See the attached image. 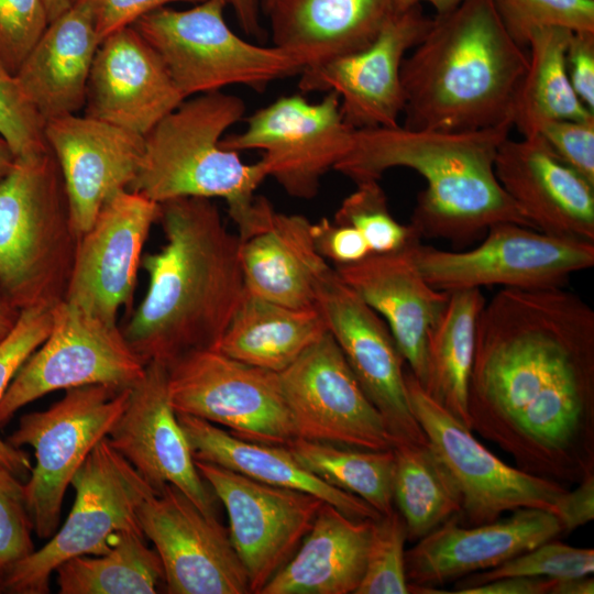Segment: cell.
<instances>
[{"instance_id":"1","label":"cell","mask_w":594,"mask_h":594,"mask_svg":"<svg viewBox=\"0 0 594 594\" xmlns=\"http://www.w3.org/2000/svg\"><path fill=\"white\" fill-rule=\"evenodd\" d=\"M594 310L563 286L499 289L476 326L469 408L495 441L565 450L593 398Z\"/></svg>"},{"instance_id":"2","label":"cell","mask_w":594,"mask_h":594,"mask_svg":"<svg viewBox=\"0 0 594 594\" xmlns=\"http://www.w3.org/2000/svg\"><path fill=\"white\" fill-rule=\"evenodd\" d=\"M166 243L142 256L147 292L122 332L146 365L216 349L244 293L238 235L209 198L160 204Z\"/></svg>"},{"instance_id":"3","label":"cell","mask_w":594,"mask_h":594,"mask_svg":"<svg viewBox=\"0 0 594 594\" xmlns=\"http://www.w3.org/2000/svg\"><path fill=\"white\" fill-rule=\"evenodd\" d=\"M510 125L443 131L396 124L355 130L334 170L355 184L377 179L394 167L420 174L427 185L417 197L410 226L420 238L469 244L501 222L530 227L501 186L494 169Z\"/></svg>"},{"instance_id":"4","label":"cell","mask_w":594,"mask_h":594,"mask_svg":"<svg viewBox=\"0 0 594 594\" xmlns=\"http://www.w3.org/2000/svg\"><path fill=\"white\" fill-rule=\"evenodd\" d=\"M527 51L492 0H463L436 14L402 66L405 127L472 131L512 127Z\"/></svg>"},{"instance_id":"5","label":"cell","mask_w":594,"mask_h":594,"mask_svg":"<svg viewBox=\"0 0 594 594\" xmlns=\"http://www.w3.org/2000/svg\"><path fill=\"white\" fill-rule=\"evenodd\" d=\"M242 98L210 91L185 99L144 135V152L129 189L161 204L180 197L221 198L235 221L252 205L267 169L220 145L245 113Z\"/></svg>"},{"instance_id":"6","label":"cell","mask_w":594,"mask_h":594,"mask_svg":"<svg viewBox=\"0 0 594 594\" xmlns=\"http://www.w3.org/2000/svg\"><path fill=\"white\" fill-rule=\"evenodd\" d=\"M79 234L50 150L15 157L0 179V290L20 311L66 296Z\"/></svg>"},{"instance_id":"7","label":"cell","mask_w":594,"mask_h":594,"mask_svg":"<svg viewBox=\"0 0 594 594\" xmlns=\"http://www.w3.org/2000/svg\"><path fill=\"white\" fill-rule=\"evenodd\" d=\"M226 7V0H204L184 10L162 7L132 24L157 53L185 99L235 85L261 91L302 70L284 50L238 35L224 19Z\"/></svg>"},{"instance_id":"8","label":"cell","mask_w":594,"mask_h":594,"mask_svg":"<svg viewBox=\"0 0 594 594\" xmlns=\"http://www.w3.org/2000/svg\"><path fill=\"white\" fill-rule=\"evenodd\" d=\"M70 513L50 541L20 561L3 579L2 592L46 594L56 568L79 556L108 552L119 536L141 530L138 509L155 491L103 438L74 474Z\"/></svg>"},{"instance_id":"9","label":"cell","mask_w":594,"mask_h":594,"mask_svg":"<svg viewBox=\"0 0 594 594\" xmlns=\"http://www.w3.org/2000/svg\"><path fill=\"white\" fill-rule=\"evenodd\" d=\"M131 387L105 384L66 389L50 408L23 415L7 442L30 446L35 464L24 484L33 531L50 539L58 529L67 487L88 454L122 415Z\"/></svg>"},{"instance_id":"10","label":"cell","mask_w":594,"mask_h":594,"mask_svg":"<svg viewBox=\"0 0 594 594\" xmlns=\"http://www.w3.org/2000/svg\"><path fill=\"white\" fill-rule=\"evenodd\" d=\"M410 255L421 276L439 290L542 288L563 286L573 273L591 268L594 243L501 222L471 250L451 252L418 242Z\"/></svg>"},{"instance_id":"11","label":"cell","mask_w":594,"mask_h":594,"mask_svg":"<svg viewBox=\"0 0 594 594\" xmlns=\"http://www.w3.org/2000/svg\"><path fill=\"white\" fill-rule=\"evenodd\" d=\"M167 366L170 404L252 442L286 447L296 438L278 373L217 349L189 351Z\"/></svg>"},{"instance_id":"12","label":"cell","mask_w":594,"mask_h":594,"mask_svg":"<svg viewBox=\"0 0 594 594\" xmlns=\"http://www.w3.org/2000/svg\"><path fill=\"white\" fill-rule=\"evenodd\" d=\"M411 411L427 443L454 485L461 513L471 525L493 521L505 512L539 508L554 514L563 486L515 469L484 446L405 371Z\"/></svg>"},{"instance_id":"13","label":"cell","mask_w":594,"mask_h":594,"mask_svg":"<svg viewBox=\"0 0 594 594\" xmlns=\"http://www.w3.org/2000/svg\"><path fill=\"white\" fill-rule=\"evenodd\" d=\"M144 370L118 324L63 300L53 308L47 338L24 361L0 399V427L51 392L94 384L132 387Z\"/></svg>"},{"instance_id":"14","label":"cell","mask_w":594,"mask_h":594,"mask_svg":"<svg viewBox=\"0 0 594 594\" xmlns=\"http://www.w3.org/2000/svg\"><path fill=\"white\" fill-rule=\"evenodd\" d=\"M354 131L336 92H326L318 102L298 94L258 109L246 118L242 132L226 134L220 145L238 153L262 151L268 176L288 195L311 199L323 175L349 152Z\"/></svg>"},{"instance_id":"15","label":"cell","mask_w":594,"mask_h":594,"mask_svg":"<svg viewBox=\"0 0 594 594\" xmlns=\"http://www.w3.org/2000/svg\"><path fill=\"white\" fill-rule=\"evenodd\" d=\"M278 377L296 438L364 450L392 449L382 415L329 331Z\"/></svg>"},{"instance_id":"16","label":"cell","mask_w":594,"mask_h":594,"mask_svg":"<svg viewBox=\"0 0 594 594\" xmlns=\"http://www.w3.org/2000/svg\"><path fill=\"white\" fill-rule=\"evenodd\" d=\"M195 464L228 513L230 541L245 570L250 592L260 594L295 553L324 502L210 462L195 460Z\"/></svg>"},{"instance_id":"17","label":"cell","mask_w":594,"mask_h":594,"mask_svg":"<svg viewBox=\"0 0 594 594\" xmlns=\"http://www.w3.org/2000/svg\"><path fill=\"white\" fill-rule=\"evenodd\" d=\"M431 22L420 4L395 10L366 47L302 69L298 89L301 94L336 92L353 130L399 124L405 107L403 62Z\"/></svg>"},{"instance_id":"18","label":"cell","mask_w":594,"mask_h":594,"mask_svg":"<svg viewBox=\"0 0 594 594\" xmlns=\"http://www.w3.org/2000/svg\"><path fill=\"white\" fill-rule=\"evenodd\" d=\"M138 519L161 559L167 593H250L229 531L174 485L148 495L139 506Z\"/></svg>"},{"instance_id":"19","label":"cell","mask_w":594,"mask_h":594,"mask_svg":"<svg viewBox=\"0 0 594 594\" xmlns=\"http://www.w3.org/2000/svg\"><path fill=\"white\" fill-rule=\"evenodd\" d=\"M317 306L393 442L426 443L410 408L405 360L383 318L341 280L334 267L318 284Z\"/></svg>"},{"instance_id":"20","label":"cell","mask_w":594,"mask_h":594,"mask_svg":"<svg viewBox=\"0 0 594 594\" xmlns=\"http://www.w3.org/2000/svg\"><path fill=\"white\" fill-rule=\"evenodd\" d=\"M158 216L160 204L130 189L108 200L79 237L64 300L117 324L119 309L131 305L143 246Z\"/></svg>"},{"instance_id":"21","label":"cell","mask_w":594,"mask_h":594,"mask_svg":"<svg viewBox=\"0 0 594 594\" xmlns=\"http://www.w3.org/2000/svg\"><path fill=\"white\" fill-rule=\"evenodd\" d=\"M107 438L155 492L167 484L174 485L204 514L216 516V495L196 468L170 404L165 364L145 365L143 376L131 387L128 404Z\"/></svg>"},{"instance_id":"22","label":"cell","mask_w":594,"mask_h":594,"mask_svg":"<svg viewBox=\"0 0 594 594\" xmlns=\"http://www.w3.org/2000/svg\"><path fill=\"white\" fill-rule=\"evenodd\" d=\"M44 132L80 235L108 200L129 189L143 156L144 136L85 114L47 120Z\"/></svg>"},{"instance_id":"23","label":"cell","mask_w":594,"mask_h":594,"mask_svg":"<svg viewBox=\"0 0 594 594\" xmlns=\"http://www.w3.org/2000/svg\"><path fill=\"white\" fill-rule=\"evenodd\" d=\"M234 222L245 290L289 307H317L318 284L331 266L316 250L312 223L276 211L264 197Z\"/></svg>"},{"instance_id":"24","label":"cell","mask_w":594,"mask_h":594,"mask_svg":"<svg viewBox=\"0 0 594 594\" xmlns=\"http://www.w3.org/2000/svg\"><path fill=\"white\" fill-rule=\"evenodd\" d=\"M561 532L557 516L539 508H519L473 527L452 517L405 551L409 592L496 568Z\"/></svg>"},{"instance_id":"25","label":"cell","mask_w":594,"mask_h":594,"mask_svg":"<svg viewBox=\"0 0 594 594\" xmlns=\"http://www.w3.org/2000/svg\"><path fill=\"white\" fill-rule=\"evenodd\" d=\"M184 100L157 53L132 25L100 42L85 116L144 136Z\"/></svg>"},{"instance_id":"26","label":"cell","mask_w":594,"mask_h":594,"mask_svg":"<svg viewBox=\"0 0 594 594\" xmlns=\"http://www.w3.org/2000/svg\"><path fill=\"white\" fill-rule=\"evenodd\" d=\"M495 175L530 227L594 243V184L560 160L540 136L501 144Z\"/></svg>"},{"instance_id":"27","label":"cell","mask_w":594,"mask_h":594,"mask_svg":"<svg viewBox=\"0 0 594 594\" xmlns=\"http://www.w3.org/2000/svg\"><path fill=\"white\" fill-rule=\"evenodd\" d=\"M411 246L370 254L334 270L341 280L383 318L409 371L422 386L427 375L428 336L444 310L450 293L432 287L421 276L411 258Z\"/></svg>"},{"instance_id":"28","label":"cell","mask_w":594,"mask_h":594,"mask_svg":"<svg viewBox=\"0 0 594 594\" xmlns=\"http://www.w3.org/2000/svg\"><path fill=\"white\" fill-rule=\"evenodd\" d=\"M395 11V0H273V45L312 67L366 47Z\"/></svg>"},{"instance_id":"29","label":"cell","mask_w":594,"mask_h":594,"mask_svg":"<svg viewBox=\"0 0 594 594\" xmlns=\"http://www.w3.org/2000/svg\"><path fill=\"white\" fill-rule=\"evenodd\" d=\"M100 44L92 18L77 4L50 22L15 74L45 121L77 114Z\"/></svg>"},{"instance_id":"30","label":"cell","mask_w":594,"mask_h":594,"mask_svg":"<svg viewBox=\"0 0 594 594\" xmlns=\"http://www.w3.org/2000/svg\"><path fill=\"white\" fill-rule=\"evenodd\" d=\"M372 521L323 503L298 550L260 594H354L365 570Z\"/></svg>"},{"instance_id":"31","label":"cell","mask_w":594,"mask_h":594,"mask_svg":"<svg viewBox=\"0 0 594 594\" xmlns=\"http://www.w3.org/2000/svg\"><path fill=\"white\" fill-rule=\"evenodd\" d=\"M176 415L195 460L227 468L262 483L310 493L353 519L375 520L381 516L360 497L310 473L286 447L240 439L201 418Z\"/></svg>"},{"instance_id":"32","label":"cell","mask_w":594,"mask_h":594,"mask_svg":"<svg viewBox=\"0 0 594 594\" xmlns=\"http://www.w3.org/2000/svg\"><path fill=\"white\" fill-rule=\"evenodd\" d=\"M327 331L318 306L289 307L245 290L216 349L249 365L280 373Z\"/></svg>"},{"instance_id":"33","label":"cell","mask_w":594,"mask_h":594,"mask_svg":"<svg viewBox=\"0 0 594 594\" xmlns=\"http://www.w3.org/2000/svg\"><path fill=\"white\" fill-rule=\"evenodd\" d=\"M485 301L480 288L451 292L427 340L422 388L470 429L469 388L477 319Z\"/></svg>"},{"instance_id":"34","label":"cell","mask_w":594,"mask_h":594,"mask_svg":"<svg viewBox=\"0 0 594 594\" xmlns=\"http://www.w3.org/2000/svg\"><path fill=\"white\" fill-rule=\"evenodd\" d=\"M573 31L540 28L527 44V66L512 111V128L531 139L549 122L594 116L575 96L565 69V51Z\"/></svg>"},{"instance_id":"35","label":"cell","mask_w":594,"mask_h":594,"mask_svg":"<svg viewBox=\"0 0 594 594\" xmlns=\"http://www.w3.org/2000/svg\"><path fill=\"white\" fill-rule=\"evenodd\" d=\"M55 572L61 594H153L164 583L161 559L141 530L121 534L103 554L68 559Z\"/></svg>"},{"instance_id":"36","label":"cell","mask_w":594,"mask_h":594,"mask_svg":"<svg viewBox=\"0 0 594 594\" xmlns=\"http://www.w3.org/2000/svg\"><path fill=\"white\" fill-rule=\"evenodd\" d=\"M393 499L407 539L424 538L460 515L458 492L428 443L394 441Z\"/></svg>"},{"instance_id":"37","label":"cell","mask_w":594,"mask_h":594,"mask_svg":"<svg viewBox=\"0 0 594 594\" xmlns=\"http://www.w3.org/2000/svg\"><path fill=\"white\" fill-rule=\"evenodd\" d=\"M286 448L310 473L326 483L351 493L381 515L394 510V453L331 443L293 439Z\"/></svg>"},{"instance_id":"38","label":"cell","mask_w":594,"mask_h":594,"mask_svg":"<svg viewBox=\"0 0 594 594\" xmlns=\"http://www.w3.org/2000/svg\"><path fill=\"white\" fill-rule=\"evenodd\" d=\"M333 221L356 229L372 254L402 251L421 240L410 223L402 224L393 217L377 179L356 183L355 190L343 199Z\"/></svg>"},{"instance_id":"39","label":"cell","mask_w":594,"mask_h":594,"mask_svg":"<svg viewBox=\"0 0 594 594\" xmlns=\"http://www.w3.org/2000/svg\"><path fill=\"white\" fill-rule=\"evenodd\" d=\"M53 308L35 306L22 309L15 326L0 341V399L24 361L47 338L53 324ZM0 464L18 477L32 469L29 455L0 437Z\"/></svg>"},{"instance_id":"40","label":"cell","mask_w":594,"mask_h":594,"mask_svg":"<svg viewBox=\"0 0 594 594\" xmlns=\"http://www.w3.org/2000/svg\"><path fill=\"white\" fill-rule=\"evenodd\" d=\"M407 531L398 510L372 521L363 578L354 594H407L405 571Z\"/></svg>"},{"instance_id":"41","label":"cell","mask_w":594,"mask_h":594,"mask_svg":"<svg viewBox=\"0 0 594 594\" xmlns=\"http://www.w3.org/2000/svg\"><path fill=\"white\" fill-rule=\"evenodd\" d=\"M510 37L524 50L531 32L563 28L594 32V0H492Z\"/></svg>"},{"instance_id":"42","label":"cell","mask_w":594,"mask_h":594,"mask_svg":"<svg viewBox=\"0 0 594 594\" xmlns=\"http://www.w3.org/2000/svg\"><path fill=\"white\" fill-rule=\"evenodd\" d=\"M593 571V549L575 548L552 539L496 568L485 572H476L461 582V585L455 590L504 576H539L561 580L590 575Z\"/></svg>"},{"instance_id":"43","label":"cell","mask_w":594,"mask_h":594,"mask_svg":"<svg viewBox=\"0 0 594 594\" xmlns=\"http://www.w3.org/2000/svg\"><path fill=\"white\" fill-rule=\"evenodd\" d=\"M45 123L16 75L0 62V136L15 157L35 155L48 150Z\"/></svg>"},{"instance_id":"44","label":"cell","mask_w":594,"mask_h":594,"mask_svg":"<svg viewBox=\"0 0 594 594\" xmlns=\"http://www.w3.org/2000/svg\"><path fill=\"white\" fill-rule=\"evenodd\" d=\"M32 531L24 484L0 464V586L8 573L35 550Z\"/></svg>"},{"instance_id":"45","label":"cell","mask_w":594,"mask_h":594,"mask_svg":"<svg viewBox=\"0 0 594 594\" xmlns=\"http://www.w3.org/2000/svg\"><path fill=\"white\" fill-rule=\"evenodd\" d=\"M50 24L44 0H0V62L16 74Z\"/></svg>"},{"instance_id":"46","label":"cell","mask_w":594,"mask_h":594,"mask_svg":"<svg viewBox=\"0 0 594 594\" xmlns=\"http://www.w3.org/2000/svg\"><path fill=\"white\" fill-rule=\"evenodd\" d=\"M537 136L560 160L594 184V116L549 122Z\"/></svg>"},{"instance_id":"47","label":"cell","mask_w":594,"mask_h":594,"mask_svg":"<svg viewBox=\"0 0 594 594\" xmlns=\"http://www.w3.org/2000/svg\"><path fill=\"white\" fill-rule=\"evenodd\" d=\"M204 0H72L92 18L100 42L109 34L132 25L142 15L174 2L198 3Z\"/></svg>"},{"instance_id":"48","label":"cell","mask_w":594,"mask_h":594,"mask_svg":"<svg viewBox=\"0 0 594 594\" xmlns=\"http://www.w3.org/2000/svg\"><path fill=\"white\" fill-rule=\"evenodd\" d=\"M311 234L317 252L336 266L352 264L372 254L356 229L327 218L311 224Z\"/></svg>"},{"instance_id":"49","label":"cell","mask_w":594,"mask_h":594,"mask_svg":"<svg viewBox=\"0 0 594 594\" xmlns=\"http://www.w3.org/2000/svg\"><path fill=\"white\" fill-rule=\"evenodd\" d=\"M565 69L575 96L594 112V32H572L565 51Z\"/></svg>"},{"instance_id":"50","label":"cell","mask_w":594,"mask_h":594,"mask_svg":"<svg viewBox=\"0 0 594 594\" xmlns=\"http://www.w3.org/2000/svg\"><path fill=\"white\" fill-rule=\"evenodd\" d=\"M554 515L562 531L570 532L594 519V476L586 474L581 484L565 491L558 501Z\"/></svg>"},{"instance_id":"51","label":"cell","mask_w":594,"mask_h":594,"mask_svg":"<svg viewBox=\"0 0 594 594\" xmlns=\"http://www.w3.org/2000/svg\"><path fill=\"white\" fill-rule=\"evenodd\" d=\"M553 579L539 576H504L482 584L462 587L449 593L455 594H546L550 592Z\"/></svg>"},{"instance_id":"52","label":"cell","mask_w":594,"mask_h":594,"mask_svg":"<svg viewBox=\"0 0 594 594\" xmlns=\"http://www.w3.org/2000/svg\"><path fill=\"white\" fill-rule=\"evenodd\" d=\"M245 34L258 36L262 32L260 14L262 0H226Z\"/></svg>"},{"instance_id":"53","label":"cell","mask_w":594,"mask_h":594,"mask_svg":"<svg viewBox=\"0 0 594 594\" xmlns=\"http://www.w3.org/2000/svg\"><path fill=\"white\" fill-rule=\"evenodd\" d=\"M550 594H593L594 580L590 575L554 580Z\"/></svg>"},{"instance_id":"54","label":"cell","mask_w":594,"mask_h":594,"mask_svg":"<svg viewBox=\"0 0 594 594\" xmlns=\"http://www.w3.org/2000/svg\"><path fill=\"white\" fill-rule=\"evenodd\" d=\"M19 316L20 310L15 308L0 290V341L13 329Z\"/></svg>"},{"instance_id":"55","label":"cell","mask_w":594,"mask_h":594,"mask_svg":"<svg viewBox=\"0 0 594 594\" xmlns=\"http://www.w3.org/2000/svg\"><path fill=\"white\" fill-rule=\"evenodd\" d=\"M463 0H395V10H404L406 8L424 3L433 7L436 14H442L455 8Z\"/></svg>"},{"instance_id":"56","label":"cell","mask_w":594,"mask_h":594,"mask_svg":"<svg viewBox=\"0 0 594 594\" xmlns=\"http://www.w3.org/2000/svg\"><path fill=\"white\" fill-rule=\"evenodd\" d=\"M15 156L8 143L0 136V179L11 169Z\"/></svg>"},{"instance_id":"57","label":"cell","mask_w":594,"mask_h":594,"mask_svg":"<svg viewBox=\"0 0 594 594\" xmlns=\"http://www.w3.org/2000/svg\"><path fill=\"white\" fill-rule=\"evenodd\" d=\"M50 22L67 11L72 6V0H44Z\"/></svg>"},{"instance_id":"58","label":"cell","mask_w":594,"mask_h":594,"mask_svg":"<svg viewBox=\"0 0 594 594\" xmlns=\"http://www.w3.org/2000/svg\"><path fill=\"white\" fill-rule=\"evenodd\" d=\"M273 2V0H262V9L263 11L266 10V8Z\"/></svg>"},{"instance_id":"59","label":"cell","mask_w":594,"mask_h":594,"mask_svg":"<svg viewBox=\"0 0 594 594\" xmlns=\"http://www.w3.org/2000/svg\"><path fill=\"white\" fill-rule=\"evenodd\" d=\"M0 592H2V588H1V586H0Z\"/></svg>"}]
</instances>
